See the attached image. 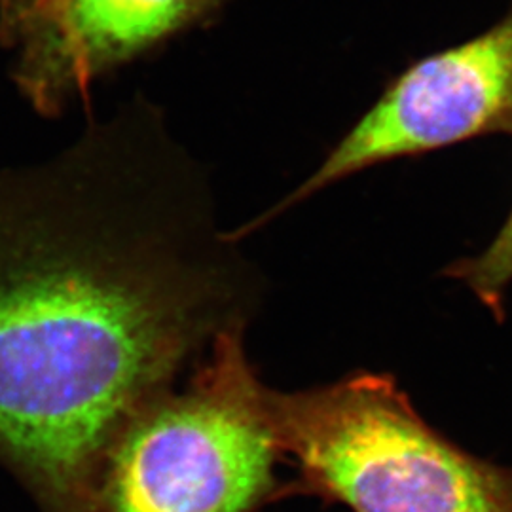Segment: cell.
Returning a JSON list of instances; mask_svg holds the SVG:
<instances>
[{"label":"cell","mask_w":512,"mask_h":512,"mask_svg":"<svg viewBox=\"0 0 512 512\" xmlns=\"http://www.w3.org/2000/svg\"><path fill=\"white\" fill-rule=\"evenodd\" d=\"M488 135L512 137V6L478 37L425 55L393 76L306 183L234 234L245 238L294 203L368 167Z\"/></svg>","instance_id":"4"},{"label":"cell","mask_w":512,"mask_h":512,"mask_svg":"<svg viewBox=\"0 0 512 512\" xmlns=\"http://www.w3.org/2000/svg\"><path fill=\"white\" fill-rule=\"evenodd\" d=\"M31 2H35V0H0V12L19 8V6H25V4H31Z\"/></svg>","instance_id":"7"},{"label":"cell","mask_w":512,"mask_h":512,"mask_svg":"<svg viewBox=\"0 0 512 512\" xmlns=\"http://www.w3.org/2000/svg\"><path fill=\"white\" fill-rule=\"evenodd\" d=\"M440 274L463 281L495 319L503 321L505 291L512 283V209L497 236L480 255L459 258Z\"/></svg>","instance_id":"6"},{"label":"cell","mask_w":512,"mask_h":512,"mask_svg":"<svg viewBox=\"0 0 512 512\" xmlns=\"http://www.w3.org/2000/svg\"><path fill=\"white\" fill-rule=\"evenodd\" d=\"M262 293L202 167L145 99L0 171V463L90 512L112 444Z\"/></svg>","instance_id":"1"},{"label":"cell","mask_w":512,"mask_h":512,"mask_svg":"<svg viewBox=\"0 0 512 512\" xmlns=\"http://www.w3.org/2000/svg\"><path fill=\"white\" fill-rule=\"evenodd\" d=\"M222 0H35L0 12L14 82L40 114H57L95 78L219 10Z\"/></svg>","instance_id":"5"},{"label":"cell","mask_w":512,"mask_h":512,"mask_svg":"<svg viewBox=\"0 0 512 512\" xmlns=\"http://www.w3.org/2000/svg\"><path fill=\"white\" fill-rule=\"evenodd\" d=\"M266 391L224 330L181 391L145 406L112 444L90 512H256L281 450Z\"/></svg>","instance_id":"3"},{"label":"cell","mask_w":512,"mask_h":512,"mask_svg":"<svg viewBox=\"0 0 512 512\" xmlns=\"http://www.w3.org/2000/svg\"><path fill=\"white\" fill-rule=\"evenodd\" d=\"M266 403L281 456L308 490L353 512H512L511 467L444 439L389 376L268 389Z\"/></svg>","instance_id":"2"}]
</instances>
